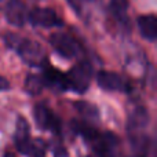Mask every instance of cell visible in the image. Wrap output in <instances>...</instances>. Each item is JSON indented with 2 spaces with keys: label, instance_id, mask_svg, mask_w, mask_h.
Listing matches in <instances>:
<instances>
[{
  "label": "cell",
  "instance_id": "1",
  "mask_svg": "<svg viewBox=\"0 0 157 157\" xmlns=\"http://www.w3.org/2000/svg\"><path fill=\"white\" fill-rule=\"evenodd\" d=\"M4 43L8 48L14 50L22 61L33 66H41L48 62L44 48L35 40L22 37L15 33H7L4 36Z\"/></svg>",
  "mask_w": 157,
  "mask_h": 157
},
{
  "label": "cell",
  "instance_id": "9",
  "mask_svg": "<svg viewBox=\"0 0 157 157\" xmlns=\"http://www.w3.org/2000/svg\"><path fill=\"white\" fill-rule=\"evenodd\" d=\"M41 68V77H43L44 86L54 88L55 91H68V83H66V75L62 73L61 71L55 69L54 66L48 65V62H46L44 65L40 66Z\"/></svg>",
  "mask_w": 157,
  "mask_h": 157
},
{
  "label": "cell",
  "instance_id": "2",
  "mask_svg": "<svg viewBox=\"0 0 157 157\" xmlns=\"http://www.w3.org/2000/svg\"><path fill=\"white\" fill-rule=\"evenodd\" d=\"M14 142L15 147L19 153L29 157H46L47 144L40 138H32L30 136L29 123L24 117L17 119L15 134H14Z\"/></svg>",
  "mask_w": 157,
  "mask_h": 157
},
{
  "label": "cell",
  "instance_id": "5",
  "mask_svg": "<svg viewBox=\"0 0 157 157\" xmlns=\"http://www.w3.org/2000/svg\"><path fill=\"white\" fill-rule=\"evenodd\" d=\"M90 144L97 157H117L120 139L114 132H101L99 131Z\"/></svg>",
  "mask_w": 157,
  "mask_h": 157
},
{
  "label": "cell",
  "instance_id": "10",
  "mask_svg": "<svg viewBox=\"0 0 157 157\" xmlns=\"http://www.w3.org/2000/svg\"><path fill=\"white\" fill-rule=\"evenodd\" d=\"M147 121H149V113L145 108L138 106L131 112L130 117H128V134H130V138L132 136H139L144 135L145 128L147 127Z\"/></svg>",
  "mask_w": 157,
  "mask_h": 157
},
{
  "label": "cell",
  "instance_id": "3",
  "mask_svg": "<svg viewBox=\"0 0 157 157\" xmlns=\"http://www.w3.org/2000/svg\"><path fill=\"white\" fill-rule=\"evenodd\" d=\"M91 77L92 65L86 59L80 61L69 71V73H66L68 90L76 92V94H84L91 84Z\"/></svg>",
  "mask_w": 157,
  "mask_h": 157
},
{
  "label": "cell",
  "instance_id": "16",
  "mask_svg": "<svg viewBox=\"0 0 157 157\" xmlns=\"http://www.w3.org/2000/svg\"><path fill=\"white\" fill-rule=\"evenodd\" d=\"M66 2H68V4L80 15L81 10H83V0H66Z\"/></svg>",
  "mask_w": 157,
  "mask_h": 157
},
{
  "label": "cell",
  "instance_id": "4",
  "mask_svg": "<svg viewBox=\"0 0 157 157\" xmlns=\"http://www.w3.org/2000/svg\"><path fill=\"white\" fill-rule=\"evenodd\" d=\"M48 41L54 48V51L58 52L65 59H73L83 51L77 39L68 33H52L48 37Z\"/></svg>",
  "mask_w": 157,
  "mask_h": 157
},
{
  "label": "cell",
  "instance_id": "19",
  "mask_svg": "<svg viewBox=\"0 0 157 157\" xmlns=\"http://www.w3.org/2000/svg\"><path fill=\"white\" fill-rule=\"evenodd\" d=\"M130 157H147V153H141V152H132Z\"/></svg>",
  "mask_w": 157,
  "mask_h": 157
},
{
  "label": "cell",
  "instance_id": "7",
  "mask_svg": "<svg viewBox=\"0 0 157 157\" xmlns=\"http://www.w3.org/2000/svg\"><path fill=\"white\" fill-rule=\"evenodd\" d=\"M97 83L105 91H117V92H130L132 90L131 83L121 75L114 72L102 71L98 73Z\"/></svg>",
  "mask_w": 157,
  "mask_h": 157
},
{
  "label": "cell",
  "instance_id": "11",
  "mask_svg": "<svg viewBox=\"0 0 157 157\" xmlns=\"http://www.w3.org/2000/svg\"><path fill=\"white\" fill-rule=\"evenodd\" d=\"M4 14L7 21L14 26H22L25 24V6L19 0H10L4 7Z\"/></svg>",
  "mask_w": 157,
  "mask_h": 157
},
{
  "label": "cell",
  "instance_id": "6",
  "mask_svg": "<svg viewBox=\"0 0 157 157\" xmlns=\"http://www.w3.org/2000/svg\"><path fill=\"white\" fill-rule=\"evenodd\" d=\"M33 117L39 128L44 131H52L54 134H61V120L48 106L44 103H37L33 109Z\"/></svg>",
  "mask_w": 157,
  "mask_h": 157
},
{
  "label": "cell",
  "instance_id": "20",
  "mask_svg": "<svg viewBox=\"0 0 157 157\" xmlns=\"http://www.w3.org/2000/svg\"><path fill=\"white\" fill-rule=\"evenodd\" d=\"M8 2H10V0H0V10H4V7L7 6Z\"/></svg>",
  "mask_w": 157,
  "mask_h": 157
},
{
  "label": "cell",
  "instance_id": "8",
  "mask_svg": "<svg viewBox=\"0 0 157 157\" xmlns=\"http://www.w3.org/2000/svg\"><path fill=\"white\" fill-rule=\"evenodd\" d=\"M28 19L35 26H40V28H55L63 25L62 19L58 17V14L52 8H47V7L32 8L30 13L28 14Z\"/></svg>",
  "mask_w": 157,
  "mask_h": 157
},
{
  "label": "cell",
  "instance_id": "12",
  "mask_svg": "<svg viewBox=\"0 0 157 157\" xmlns=\"http://www.w3.org/2000/svg\"><path fill=\"white\" fill-rule=\"evenodd\" d=\"M138 28L142 37L149 41H155L157 37V18L155 14L142 15L138 18Z\"/></svg>",
  "mask_w": 157,
  "mask_h": 157
},
{
  "label": "cell",
  "instance_id": "18",
  "mask_svg": "<svg viewBox=\"0 0 157 157\" xmlns=\"http://www.w3.org/2000/svg\"><path fill=\"white\" fill-rule=\"evenodd\" d=\"M8 87H10V84H8L7 78L0 76V91H6V90H8Z\"/></svg>",
  "mask_w": 157,
  "mask_h": 157
},
{
  "label": "cell",
  "instance_id": "15",
  "mask_svg": "<svg viewBox=\"0 0 157 157\" xmlns=\"http://www.w3.org/2000/svg\"><path fill=\"white\" fill-rule=\"evenodd\" d=\"M25 91L30 95H37L43 91L44 86V81H43V77L39 73H29L25 78Z\"/></svg>",
  "mask_w": 157,
  "mask_h": 157
},
{
  "label": "cell",
  "instance_id": "14",
  "mask_svg": "<svg viewBox=\"0 0 157 157\" xmlns=\"http://www.w3.org/2000/svg\"><path fill=\"white\" fill-rule=\"evenodd\" d=\"M128 3L127 0H112L110 13L121 25H128Z\"/></svg>",
  "mask_w": 157,
  "mask_h": 157
},
{
  "label": "cell",
  "instance_id": "13",
  "mask_svg": "<svg viewBox=\"0 0 157 157\" xmlns=\"http://www.w3.org/2000/svg\"><path fill=\"white\" fill-rule=\"evenodd\" d=\"M75 108L78 112V114L83 117L84 121L95 124L99 120V112H98L97 106L92 103L86 102V101H77V102H75Z\"/></svg>",
  "mask_w": 157,
  "mask_h": 157
},
{
  "label": "cell",
  "instance_id": "17",
  "mask_svg": "<svg viewBox=\"0 0 157 157\" xmlns=\"http://www.w3.org/2000/svg\"><path fill=\"white\" fill-rule=\"evenodd\" d=\"M54 155H55L54 157H69L66 149H65V147H62V146H58L57 149L54 150Z\"/></svg>",
  "mask_w": 157,
  "mask_h": 157
},
{
  "label": "cell",
  "instance_id": "21",
  "mask_svg": "<svg viewBox=\"0 0 157 157\" xmlns=\"http://www.w3.org/2000/svg\"><path fill=\"white\" fill-rule=\"evenodd\" d=\"M4 157H15V156H14V155H13V153L7 152V153H6V155H4Z\"/></svg>",
  "mask_w": 157,
  "mask_h": 157
}]
</instances>
